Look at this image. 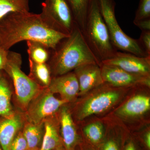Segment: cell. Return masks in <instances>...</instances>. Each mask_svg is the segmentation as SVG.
<instances>
[{"instance_id": "6da1fadb", "label": "cell", "mask_w": 150, "mask_h": 150, "mask_svg": "<svg viewBox=\"0 0 150 150\" xmlns=\"http://www.w3.org/2000/svg\"><path fill=\"white\" fill-rule=\"evenodd\" d=\"M69 35L49 27L40 14L29 11L11 13L0 20V45L6 51L24 40L40 42L54 50L62 40Z\"/></svg>"}, {"instance_id": "7a4b0ae2", "label": "cell", "mask_w": 150, "mask_h": 150, "mask_svg": "<svg viewBox=\"0 0 150 150\" xmlns=\"http://www.w3.org/2000/svg\"><path fill=\"white\" fill-rule=\"evenodd\" d=\"M47 63L52 76L71 72L82 65L90 64L101 65L76 23L69 36L62 40L55 50H51L50 59Z\"/></svg>"}, {"instance_id": "3957f363", "label": "cell", "mask_w": 150, "mask_h": 150, "mask_svg": "<svg viewBox=\"0 0 150 150\" xmlns=\"http://www.w3.org/2000/svg\"><path fill=\"white\" fill-rule=\"evenodd\" d=\"M82 33L90 48L100 63L111 58L117 52L111 42L97 0L91 1Z\"/></svg>"}, {"instance_id": "277c9868", "label": "cell", "mask_w": 150, "mask_h": 150, "mask_svg": "<svg viewBox=\"0 0 150 150\" xmlns=\"http://www.w3.org/2000/svg\"><path fill=\"white\" fill-rule=\"evenodd\" d=\"M22 63L20 54L9 51L7 63L4 71L12 81L17 105L20 111L25 112L34 97L46 87L38 85L22 71Z\"/></svg>"}, {"instance_id": "5b68a950", "label": "cell", "mask_w": 150, "mask_h": 150, "mask_svg": "<svg viewBox=\"0 0 150 150\" xmlns=\"http://www.w3.org/2000/svg\"><path fill=\"white\" fill-rule=\"evenodd\" d=\"M97 1L114 47L140 57L149 56L143 50L138 40L126 35L119 26L115 15L114 0H97Z\"/></svg>"}, {"instance_id": "8992f818", "label": "cell", "mask_w": 150, "mask_h": 150, "mask_svg": "<svg viewBox=\"0 0 150 150\" xmlns=\"http://www.w3.org/2000/svg\"><path fill=\"white\" fill-rule=\"evenodd\" d=\"M123 88L104 83L94 89V93L77 106L74 112L77 120L82 121L92 115L110 109L121 99Z\"/></svg>"}, {"instance_id": "52a82bcc", "label": "cell", "mask_w": 150, "mask_h": 150, "mask_svg": "<svg viewBox=\"0 0 150 150\" xmlns=\"http://www.w3.org/2000/svg\"><path fill=\"white\" fill-rule=\"evenodd\" d=\"M40 15L49 27L66 35L71 34L76 24L66 0H45Z\"/></svg>"}, {"instance_id": "ba28073f", "label": "cell", "mask_w": 150, "mask_h": 150, "mask_svg": "<svg viewBox=\"0 0 150 150\" xmlns=\"http://www.w3.org/2000/svg\"><path fill=\"white\" fill-rule=\"evenodd\" d=\"M69 103L54 96L48 87L44 88L31 100L24 112L27 121L41 124L46 119L56 115L61 108Z\"/></svg>"}, {"instance_id": "9c48e42d", "label": "cell", "mask_w": 150, "mask_h": 150, "mask_svg": "<svg viewBox=\"0 0 150 150\" xmlns=\"http://www.w3.org/2000/svg\"><path fill=\"white\" fill-rule=\"evenodd\" d=\"M101 76L104 83L117 88L136 86L149 87L150 76L134 74L111 65L100 66Z\"/></svg>"}, {"instance_id": "30bf717a", "label": "cell", "mask_w": 150, "mask_h": 150, "mask_svg": "<svg viewBox=\"0 0 150 150\" xmlns=\"http://www.w3.org/2000/svg\"><path fill=\"white\" fill-rule=\"evenodd\" d=\"M101 64L115 66L134 74L150 75V56L140 57L117 51L112 57L103 61Z\"/></svg>"}, {"instance_id": "8fae6325", "label": "cell", "mask_w": 150, "mask_h": 150, "mask_svg": "<svg viewBox=\"0 0 150 150\" xmlns=\"http://www.w3.org/2000/svg\"><path fill=\"white\" fill-rule=\"evenodd\" d=\"M26 121L24 112L20 110L0 117V145L3 150H10L12 142Z\"/></svg>"}, {"instance_id": "7c38bea8", "label": "cell", "mask_w": 150, "mask_h": 150, "mask_svg": "<svg viewBox=\"0 0 150 150\" xmlns=\"http://www.w3.org/2000/svg\"><path fill=\"white\" fill-rule=\"evenodd\" d=\"M48 88L52 93L59 94L62 99L69 103L74 100L79 93V82L74 71L52 76Z\"/></svg>"}, {"instance_id": "4fadbf2b", "label": "cell", "mask_w": 150, "mask_h": 150, "mask_svg": "<svg viewBox=\"0 0 150 150\" xmlns=\"http://www.w3.org/2000/svg\"><path fill=\"white\" fill-rule=\"evenodd\" d=\"M79 86V96H83L104 83L100 66L90 64L82 65L74 70Z\"/></svg>"}, {"instance_id": "5bb4252c", "label": "cell", "mask_w": 150, "mask_h": 150, "mask_svg": "<svg viewBox=\"0 0 150 150\" xmlns=\"http://www.w3.org/2000/svg\"><path fill=\"white\" fill-rule=\"evenodd\" d=\"M60 110L59 121L63 143L66 150H73L77 144L79 137L71 112L65 105Z\"/></svg>"}, {"instance_id": "9a60e30c", "label": "cell", "mask_w": 150, "mask_h": 150, "mask_svg": "<svg viewBox=\"0 0 150 150\" xmlns=\"http://www.w3.org/2000/svg\"><path fill=\"white\" fill-rule=\"evenodd\" d=\"M150 108L149 97L144 95H137L119 108L115 114L122 118H132L143 115L148 112Z\"/></svg>"}, {"instance_id": "2e32d148", "label": "cell", "mask_w": 150, "mask_h": 150, "mask_svg": "<svg viewBox=\"0 0 150 150\" xmlns=\"http://www.w3.org/2000/svg\"><path fill=\"white\" fill-rule=\"evenodd\" d=\"M13 90L9 76L4 70L0 71V117L8 116L15 111L11 104Z\"/></svg>"}, {"instance_id": "e0dca14e", "label": "cell", "mask_w": 150, "mask_h": 150, "mask_svg": "<svg viewBox=\"0 0 150 150\" xmlns=\"http://www.w3.org/2000/svg\"><path fill=\"white\" fill-rule=\"evenodd\" d=\"M56 115L44 121V132L40 150H52L59 146L60 139Z\"/></svg>"}, {"instance_id": "ac0fdd59", "label": "cell", "mask_w": 150, "mask_h": 150, "mask_svg": "<svg viewBox=\"0 0 150 150\" xmlns=\"http://www.w3.org/2000/svg\"><path fill=\"white\" fill-rule=\"evenodd\" d=\"M22 131L27 142L28 149H39L44 134V123L35 124L26 120Z\"/></svg>"}, {"instance_id": "d6986e66", "label": "cell", "mask_w": 150, "mask_h": 150, "mask_svg": "<svg viewBox=\"0 0 150 150\" xmlns=\"http://www.w3.org/2000/svg\"><path fill=\"white\" fill-rule=\"evenodd\" d=\"M29 59L30 79L43 87H48L51 82L52 75L47 63L38 64Z\"/></svg>"}, {"instance_id": "ffe728a7", "label": "cell", "mask_w": 150, "mask_h": 150, "mask_svg": "<svg viewBox=\"0 0 150 150\" xmlns=\"http://www.w3.org/2000/svg\"><path fill=\"white\" fill-rule=\"evenodd\" d=\"M72 12L76 24L83 31L91 0H66Z\"/></svg>"}, {"instance_id": "44dd1931", "label": "cell", "mask_w": 150, "mask_h": 150, "mask_svg": "<svg viewBox=\"0 0 150 150\" xmlns=\"http://www.w3.org/2000/svg\"><path fill=\"white\" fill-rule=\"evenodd\" d=\"M28 59L38 64L47 63L51 56V50L38 41H26Z\"/></svg>"}, {"instance_id": "7402d4cb", "label": "cell", "mask_w": 150, "mask_h": 150, "mask_svg": "<svg viewBox=\"0 0 150 150\" xmlns=\"http://www.w3.org/2000/svg\"><path fill=\"white\" fill-rule=\"evenodd\" d=\"M29 0H0V20L11 13L29 11Z\"/></svg>"}, {"instance_id": "603a6c76", "label": "cell", "mask_w": 150, "mask_h": 150, "mask_svg": "<svg viewBox=\"0 0 150 150\" xmlns=\"http://www.w3.org/2000/svg\"><path fill=\"white\" fill-rule=\"evenodd\" d=\"M83 131L87 138L93 144L101 142L104 136V126L100 122H94L87 125Z\"/></svg>"}, {"instance_id": "cb8c5ba5", "label": "cell", "mask_w": 150, "mask_h": 150, "mask_svg": "<svg viewBox=\"0 0 150 150\" xmlns=\"http://www.w3.org/2000/svg\"><path fill=\"white\" fill-rule=\"evenodd\" d=\"M150 18V0H140L134 21Z\"/></svg>"}, {"instance_id": "d4e9b609", "label": "cell", "mask_w": 150, "mask_h": 150, "mask_svg": "<svg viewBox=\"0 0 150 150\" xmlns=\"http://www.w3.org/2000/svg\"><path fill=\"white\" fill-rule=\"evenodd\" d=\"M27 142L23 136L22 131L18 132L11 144L10 150H28Z\"/></svg>"}, {"instance_id": "484cf974", "label": "cell", "mask_w": 150, "mask_h": 150, "mask_svg": "<svg viewBox=\"0 0 150 150\" xmlns=\"http://www.w3.org/2000/svg\"><path fill=\"white\" fill-rule=\"evenodd\" d=\"M138 41L143 50L150 56V31H142Z\"/></svg>"}, {"instance_id": "4316f807", "label": "cell", "mask_w": 150, "mask_h": 150, "mask_svg": "<svg viewBox=\"0 0 150 150\" xmlns=\"http://www.w3.org/2000/svg\"><path fill=\"white\" fill-rule=\"evenodd\" d=\"M102 150H119L118 143L115 139H108L103 145Z\"/></svg>"}, {"instance_id": "83f0119b", "label": "cell", "mask_w": 150, "mask_h": 150, "mask_svg": "<svg viewBox=\"0 0 150 150\" xmlns=\"http://www.w3.org/2000/svg\"><path fill=\"white\" fill-rule=\"evenodd\" d=\"M9 51H6L0 45V71L4 70L8 62Z\"/></svg>"}, {"instance_id": "f1b7e54d", "label": "cell", "mask_w": 150, "mask_h": 150, "mask_svg": "<svg viewBox=\"0 0 150 150\" xmlns=\"http://www.w3.org/2000/svg\"><path fill=\"white\" fill-rule=\"evenodd\" d=\"M134 23L142 31H150V18L134 21Z\"/></svg>"}, {"instance_id": "f546056e", "label": "cell", "mask_w": 150, "mask_h": 150, "mask_svg": "<svg viewBox=\"0 0 150 150\" xmlns=\"http://www.w3.org/2000/svg\"><path fill=\"white\" fill-rule=\"evenodd\" d=\"M144 141L145 144L146 146L149 150L150 149V133L149 131H148L145 134L144 136Z\"/></svg>"}, {"instance_id": "4dcf8cb0", "label": "cell", "mask_w": 150, "mask_h": 150, "mask_svg": "<svg viewBox=\"0 0 150 150\" xmlns=\"http://www.w3.org/2000/svg\"><path fill=\"white\" fill-rule=\"evenodd\" d=\"M124 150H137L136 146L132 142H129L125 146Z\"/></svg>"}, {"instance_id": "1f68e13d", "label": "cell", "mask_w": 150, "mask_h": 150, "mask_svg": "<svg viewBox=\"0 0 150 150\" xmlns=\"http://www.w3.org/2000/svg\"><path fill=\"white\" fill-rule=\"evenodd\" d=\"M52 150H62V149H61L60 147H58L56 148V149H54Z\"/></svg>"}, {"instance_id": "d6a6232c", "label": "cell", "mask_w": 150, "mask_h": 150, "mask_svg": "<svg viewBox=\"0 0 150 150\" xmlns=\"http://www.w3.org/2000/svg\"><path fill=\"white\" fill-rule=\"evenodd\" d=\"M28 150H40V149H28Z\"/></svg>"}, {"instance_id": "836d02e7", "label": "cell", "mask_w": 150, "mask_h": 150, "mask_svg": "<svg viewBox=\"0 0 150 150\" xmlns=\"http://www.w3.org/2000/svg\"><path fill=\"white\" fill-rule=\"evenodd\" d=\"M0 150H3L2 148L1 147V145H0Z\"/></svg>"}, {"instance_id": "e575fe53", "label": "cell", "mask_w": 150, "mask_h": 150, "mask_svg": "<svg viewBox=\"0 0 150 150\" xmlns=\"http://www.w3.org/2000/svg\"><path fill=\"white\" fill-rule=\"evenodd\" d=\"M92 150L88 149V150Z\"/></svg>"}]
</instances>
